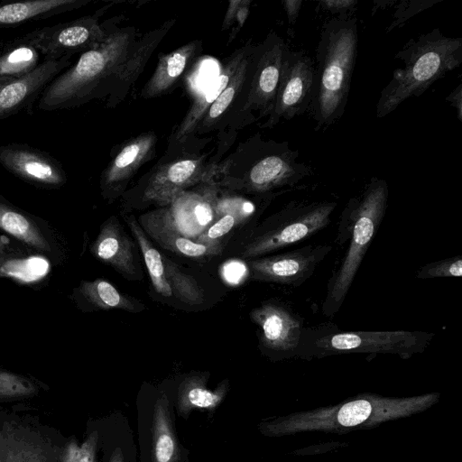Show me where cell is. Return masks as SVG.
Wrapping results in <instances>:
<instances>
[{"mask_svg": "<svg viewBox=\"0 0 462 462\" xmlns=\"http://www.w3.org/2000/svg\"><path fill=\"white\" fill-rule=\"evenodd\" d=\"M165 276L172 294L189 305H199L204 300V292L195 279L182 272L170 258L162 255Z\"/></svg>", "mask_w": 462, "mask_h": 462, "instance_id": "836d02e7", "label": "cell"}, {"mask_svg": "<svg viewBox=\"0 0 462 462\" xmlns=\"http://www.w3.org/2000/svg\"><path fill=\"white\" fill-rule=\"evenodd\" d=\"M142 226L158 244L178 254L202 257L216 255L222 250L221 245H205L184 236L171 226L162 210L143 216Z\"/></svg>", "mask_w": 462, "mask_h": 462, "instance_id": "603a6c76", "label": "cell"}, {"mask_svg": "<svg viewBox=\"0 0 462 462\" xmlns=\"http://www.w3.org/2000/svg\"><path fill=\"white\" fill-rule=\"evenodd\" d=\"M0 164L22 180L42 189H59L67 182V174L56 158L27 143L0 145Z\"/></svg>", "mask_w": 462, "mask_h": 462, "instance_id": "4fadbf2b", "label": "cell"}, {"mask_svg": "<svg viewBox=\"0 0 462 462\" xmlns=\"http://www.w3.org/2000/svg\"><path fill=\"white\" fill-rule=\"evenodd\" d=\"M331 249L330 245H309L280 254L252 260L249 267L254 279L299 286L311 276Z\"/></svg>", "mask_w": 462, "mask_h": 462, "instance_id": "5bb4252c", "label": "cell"}, {"mask_svg": "<svg viewBox=\"0 0 462 462\" xmlns=\"http://www.w3.org/2000/svg\"><path fill=\"white\" fill-rule=\"evenodd\" d=\"M0 228L16 237L28 246L45 252L51 245L36 223L0 195Z\"/></svg>", "mask_w": 462, "mask_h": 462, "instance_id": "83f0119b", "label": "cell"}, {"mask_svg": "<svg viewBox=\"0 0 462 462\" xmlns=\"http://www.w3.org/2000/svg\"><path fill=\"white\" fill-rule=\"evenodd\" d=\"M90 250L95 257L111 265L126 279H140L134 244L116 218L111 217L103 224Z\"/></svg>", "mask_w": 462, "mask_h": 462, "instance_id": "ac0fdd59", "label": "cell"}, {"mask_svg": "<svg viewBox=\"0 0 462 462\" xmlns=\"http://www.w3.org/2000/svg\"><path fill=\"white\" fill-rule=\"evenodd\" d=\"M445 99L456 110L459 122H462V84L459 83Z\"/></svg>", "mask_w": 462, "mask_h": 462, "instance_id": "60d3db41", "label": "cell"}, {"mask_svg": "<svg viewBox=\"0 0 462 462\" xmlns=\"http://www.w3.org/2000/svg\"><path fill=\"white\" fill-rule=\"evenodd\" d=\"M434 336L423 331H342L334 326L303 328L296 352L319 357L347 353H389L409 357L422 352Z\"/></svg>", "mask_w": 462, "mask_h": 462, "instance_id": "5b68a950", "label": "cell"}, {"mask_svg": "<svg viewBox=\"0 0 462 462\" xmlns=\"http://www.w3.org/2000/svg\"><path fill=\"white\" fill-rule=\"evenodd\" d=\"M334 201H291L272 220L271 225L245 246V258L259 257L304 240L330 222Z\"/></svg>", "mask_w": 462, "mask_h": 462, "instance_id": "ba28073f", "label": "cell"}, {"mask_svg": "<svg viewBox=\"0 0 462 462\" xmlns=\"http://www.w3.org/2000/svg\"><path fill=\"white\" fill-rule=\"evenodd\" d=\"M462 276V259L451 256L421 266L417 272L419 279L450 278Z\"/></svg>", "mask_w": 462, "mask_h": 462, "instance_id": "e575fe53", "label": "cell"}, {"mask_svg": "<svg viewBox=\"0 0 462 462\" xmlns=\"http://www.w3.org/2000/svg\"><path fill=\"white\" fill-rule=\"evenodd\" d=\"M48 390V385L34 377L0 368V402L30 400Z\"/></svg>", "mask_w": 462, "mask_h": 462, "instance_id": "d6a6232c", "label": "cell"}, {"mask_svg": "<svg viewBox=\"0 0 462 462\" xmlns=\"http://www.w3.org/2000/svg\"><path fill=\"white\" fill-rule=\"evenodd\" d=\"M442 0H401L394 5L393 20L386 27V32L402 27L408 20L422 11L432 7Z\"/></svg>", "mask_w": 462, "mask_h": 462, "instance_id": "d590c367", "label": "cell"}, {"mask_svg": "<svg viewBox=\"0 0 462 462\" xmlns=\"http://www.w3.org/2000/svg\"><path fill=\"white\" fill-rule=\"evenodd\" d=\"M208 375L190 374L178 384L175 394H170L175 413L188 420L195 410L206 411L210 414L222 404L227 396L230 383L227 379L220 382L214 389L208 388Z\"/></svg>", "mask_w": 462, "mask_h": 462, "instance_id": "d6986e66", "label": "cell"}, {"mask_svg": "<svg viewBox=\"0 0 462 462\" xmlns=\"http://www.w3.org/2000/svg\"><path fill=\"white\" fill-rule=\"evenodd\" d=\"M371 411L372 406L367 401H353L341 407L337 413V420L342 426H356L367 420Z\"/></svg>", "mask_w": 462, "mask_h": 462, "instance_id": "74e56055", "label": "cell"}, {"mask_svg": "<svg viewBox=\"0 0 462 462\" xmlns=\"http://www.w3.org/2000/svg\"><path fill=\"white\" fill-rule=\"evenodd\" d=\"M249 47L250 45H247L244 49L238 50V51L229 59L221 74L212 82L203 94L199 95L186 117L178 128L175 135L178 141H183L185 137L196 129L208 109L228 85Z\"/></svg>", "mask_w": 462, "mask_h": 462, "instance_id": "cb8c5ba5", "label": "cell"}, {"mask_svg": "<svg viewBox=\"0 0 462 462\" xmlns=\"http://www.w3.org/2000/svg\"><path fill=\"white\" fill-rule=\"evenodd\" d=\"M243 1H230L226 17L224 19L223 29L228 28L234 22L236 14L242 5Z\"/></svg>", "mask_w": 462, "mask_h": 462, "instance_id": "ee69618b", "label": "cell"}, {"mask_svg": "<svg viewBox=\"0 0 462 462\" xmlns=\"http://www.w3.org/2000/svg\"><path fill=\"white\" fill-rule=\"evenodd\" d=\"M249 5H250V1H243L242 5L239 7V9L236 14L235 20L233 22V23H236V26L230 34L229 42H231V40L234 39V37H236V33L243 27V25L249 14Z\"/></svg>", "mask_w": 462, "mask_h": 462, "instance_id": "7bdbcfd3", "label": "cell"}, {"mask_svg": "<svg viewBox=\"0 0 462 462\" xmlns=\"http://www.w3.org/2000/svg\"><path fill=\"white\" fill-rule=\"evenodd\" d=\"M80 295L92 306L99 310L119 309L138 312L144 305L119 291L112 283L104 279L81 282Z\"/></svg>", "mask_w": 462, "mask_h": 462, "instance_id": "f546056e", "label": "cell"}, {"mask_svg": "<svg viewBox=\"0 0 462 462\" xmlns=\"http://www.w3.org/2000/svg\"><path fill=\"white\" fill-rule=\"evenodd\" d=\"M98 418L99 462H138L137 445L127 418L117 411Z\"/></svg>", "mask_w": 462, "mask_h": 462, "instance_id": "ffe728a7", "label": "cell"}, {"mask_svg": "<svg viewBox=\"0 0 462 462\" xmlns=\"http://www.w3.org/2000/svg\"><path fill=\"white\" fill-rule=\"evenodd\" d=\"M314 62L303 51L289 50L272 112L263 127H273L309 111L314 88Z\"/></svg>", "mask_w": 462, "mask_h": 462, "instance_id": "30bf717a", "label": "cell"}, {"mask_svg": "<svg viewBox=\"0 0 462 462\" xmlns=\"http://www.w3.org/2000/svg\"><path fill=\"white\" fill-rule=\"evenodd\" d=\"M288 45L275 32L262 43L255 68L246 93L243 111H259L260 117L273 110L281 83Z\"/></svg>", "mask_w": 462, "mask_h": 462, "instance_id": "7c38bea8", "label": "cell"}, {"mask_svg": "<svg viewBox=\"0 0 462 462\" xmlns=\"http://www.w3.org/2000/svg\"><path fill=\"white\" fill-rule=\"evenodd\" d=\"M198 47V42H189L162 56L152 76L142 91V97H154L166 92L184 72L186 66L197 52Z\"/></svg>", "mask_w": 462, "mask_h": 462, "instance_id": "d4e9b609", "label": "cell"}, {"mask_svg": "<svg viewBox=\"0 0 462 462\" xmlns=\"http://www.w3.org/2000/svg\"><path fill=\"white\" fill-rule=\"evenodd\" d=\"M5 408L0 406V417L4 414V412L5 411Z\"/></svg>", "mask_w": 462, "mask_h": 462, "instance_id": "7dc6e473", "label": "cell"}, {"mask_svg": "<svg viewBox=\"0 0 462 462\" xmlns=\"http://www.w3.org/2000/svg\"><path fill=\"white\" fill-rule=\"evenodd\" d=\"M65 438L37 415L6 409L0 417V462H59Z\"/></svg>", "mask_w": 462, "mask_h": 462, "instance_id": "52a82bcc", "label": "cell"}, {"mask_svg": "<svg viewBox=\"0 0 462 462\" xmlns=\"http://www.w3.org/2000/svg\"><path fill=\"white\" fill-rule=\"evenodd\" d=\"M284 11L287 15L288 23L291 26L296 23L297 18L300 14V10L302 5L300 0H284L282 2Z\"/></svg>", "mask_w": 462, "mask_h": 462, "instance_id": "b9f144b4", "label": "cell"}, {"mask_svg": "<svg viewBox=\"0 0 462 462\" xmlns=\"http://www.w3.org/2000/svg\"><path fill=\"white\" fill-rule=\"evenodd\" d=\"M215 193L180 192L171 202V208L162 210L168 221L184 236L198 237L212 223L217 216Z\"/></svg>", "mask_w": 462, "mask_h": 462, "instance_id": "e0dca14e", "label": "cell"}, {"mask_svg": "<svg viewBox=\"0 0 462 462\" xmlns=\"http://www.w3.org/2000/svg\"><path fill=\"white\" fill-rule=\"evenodd\" d=\"M199 160H180L160 168L152 177L145 189L146 199L168 204L194 182L201 171Z\"/></svg>", "mask_w": 462, "mask_h": 462, "instance_id": "44dd1931", "label": "cell"}, {"mask_svg": "<svg viewBox=\"0 0 462 462\" xmlns=\"http://www.w3.org/2000/svg\"><path fill=\"white\" fill-rule=\"evenodd\" d=\"M88 0H26L0 3V28L17 27L74 11Z\"/></svg>", "mask_w": 462, "mask_h": 462, "instance_id": "7402d4cb", "label": "cell"}, {"mask_svg": "<svg viewBox=\"0 0 462 462\" xmlns=\"http://www.w3.org/2000/svg\"><path fill=\"white\" fill-rule=\"evenodd\" d=\"M154 142V136L146 134L125 146L103 172L102 186L112 187L128 179L146 160Z\"/></svg>", "mask_w": 462, "mask_h": 462, "instance_id": "4316f807", "label": "cell"}, {"mask_svg": "<svg viewBox=\"0 0 462 462\" xmlns=\"http://www.w3.org/2000/svg\"><path fill=\"white\" fill-rule=\"evenodd\" d=\"M70 64L69 58L43 60L30 74L0 84V121L23 110L31 112L48 84Z\"/></svg>", "mask_w": 462, "mask_h": 462, "instance_id": "9a60e30c", "label": "cell"}, {"mask_svg": "<svg viewBox=\"0 0 462 462\" xmlns=\"http://www.w3.org/2000/svg\"><path fill=\"white\" fill-rule=\"evenodd\" d=\"M127 222L143 253L153 288L164 297L171 296L172 292L165 276L162 255L153 247L144 231L134 217H130Z\"/></svg>", "mask_w": 462, "mask_h": 462, "instance_id": "1f68e13d", "label": "cell"}, {"mask_svg": "<svg viewBox=\"0 0 462 462\" xmlns=\"http://www.w3.org/2000/svg\"><path fill=\"white\" fill-rule=\"evenodd\" d=\"M134 39V30L107 32L97 47L81 53L48 84L37 107L43 111L69 109L110 94Z\"/></svg>", "mask_w": 462, "mask_h": 462, "instance_id": "7a4b0ae2", "label": "cell"}, {"mask_svg": "<svg viewBox=\"0 0 462 462\" xmlns=\"http://www.w3.org/2000/svg\"><path fill=\"white\" fill-rule=\"evenodd\" d=\"M251 319L260 328V340L265 348L279 353L296 352L303 327L289 309L265 302L252 310Z\"/></svg>", "mask_w": 462, "mask_h": 462, "instance_id": "2e32d148", "label": "cell"}, {"mask_svg": "<svg viewBox=\"0 0 462 462\" xmlns=\"http://www.w3.org/2000/svg\"><path fill=\"white\" fill-rule=\"evenodd\" d=\"M403 67L393 70L380 93L375 116L382 118L402 102L421 96L435 81L462 63V37H448L439 28L410 39L395 54Z\"/></svg>", "mask_w": 462, "mask_h": 462, "instance_id": "3957f363", "label": "cell"}, {"mask_svg": "<svg viewBox=\"0 0 462 462\" xmlns=\"http://www.w3.org/2000/svg\"><path fill=\"white\" fill-rule=\"evenodd\" d=\"M99 418H90L87 421L82 440H79L74 435L65 438L59 462H99Z\"/></svg>", "mask_w": 462, "mask_h": 462, "instance_id": "4dcf8cb0", "label": "cell"}, {"mask_svg": "<svg viewBox=\"0 0 462 462\" xmlns=\"http://www.w3.org/2000/svg\"><path fill=\"white\" fill-rule=\"evenodd\" d=\"M107 32L96 14L38 28L21 37L35 47L43 60H60L97 47Z\"/></svg>", "mask_w": 462, "mask_h": 462, "instance_id": "9c48e42d", "label": "cell"}, {"mask_svg": "<svg viewBox=\"0 0 462 462\" xmlns=\"http://www.w3.org/2000/svg\"><path fill=\"white\" fill-rule=\"evenodd\" d=\"M243 220L232 214H223L197 237V242L209 245H220V238Z\"/></svg>", "mask_w": 462, "mask_h": 462, "instance_id": "8d00e7d4", "label": "cell"}, {"mask_svg": "<svg viewBox=\"0 0 462 462\" xmlns=\"http://www.w3.org/2000/svg\"><path fill=\"white\" fill-rule=\"evenodd\" d=\"M41 53L21 36L0 51V84L23 78L42 62Z\"/></svg>", "mask_w": 462, "mask_h": 462, "instance_id": "f1b7e54d", "label": "cell"}, {"mask_svg": "<svg viewBox=\"0 0 462 462\" xmlns=\"http://www.w3.org/2000/svg\"><path fill=\"white\" fill-rule=\"evenodd\" d=\"M261 152L246 174L249 191L267 193L278 188H293L313 174L311 166L298 161L299 152L291 149L288 142L263 144Z\"/></svg>", "mask_w": 462, "mask_h": 462, "instance_id": "8fae6325", "label": "cell"}, {"mask_svg": "<svg viewBox=\"0 0 462 462\" xmlns=\"http://www.w3.org/2000/svg\"><path fill=\"white\" fill-rule=\"evenodd\" d=\"M220 274L227 284L236 286L245 279L248 274V269L243 262L230 260L222 265Z\"/></svg>", "mask_w": 462, "mask_h": 462, "instance_id": "f35d334b", "label": "cell"}, {"mask_svg": "<svg viewBox=\"0 0 462 462\" xmlns=\"http://www.w3.org/2000/svg\"><path fill=\"white\" fill-rule=\"evenodd\" d=\"M5 262H6L5 255L0 252V269Z\"/></svg>", "mask_w": 462, "mask_h": 462, "instance_id": "bcb514c9", "label": "cell"}, {"mask_svg": "<svg viewBox=\"0 0 462 462\" xmlns=\"http://www.w3.org/2000/svg\"><path fill=\"white\" fill-rule=\"evenodd\" d=\"M139 462H189V450L180 440L170 393L146 386L136 402Z\"/></svg>", "mask_w": 462, "mask_h": 462, "instance_id": "8992f818", "label": "cell"}, {"mask_svg": "<svg viewBox=\"0 0 462 462\" xmlns=\"http://www.w3.org/2000/svg\"><path fill=\"white\" fill-rule=\"evenodd\" d=\"M357 20L337 15L321 27L316 48L315 79L309 115L315 130L327 129L344 115L357 55Z\"/></svg>", "mask_w": 462, "mask_h": 462, "instance_id": "6da1fadb", "label": "cell"}, {"mask_svg": "<svg viewBox=\"0 0 462 462\" xmlns=\"http://www.w3.org/2000/svg\"><path fill=\"white\" fill-rule=\"evenodd\" d=\"M398 0H374L373 2L372 15L378 10H383L387 7L394 6Z\"/></svg>", "mask_w": 462, "mask_h": 462, "instance_id": "f6af8a7d", "label": "cell"}, {"mask_svg": "<svg viewBox=\"0 0 462 462\" xmlns=\"http://www.w3.org/2000/svg\"><path fill=\"white\" fill-rule=\"evenodd\" d=\"M357 4L356 0H324L319 2V8L337 16L354 14Z\"/></svg>", "mask_w": 462, "mask_h": 462, "instance_id": "ab89813d", "label": "cell"}, {"mask_svg": "<svg viewBox=\"0 0 462 462\" xmlns=\"http://www.w3.org/2000/svg\"><path fill=\"white\" fill-rule=\"evenodd\" d=\"M388 184L373 177L362 192L351 198L340 217L337 243L347 241L346 254L328 283L322 305L325 316L333 317L342 306L370 244L384 217Z\"/></svg>", "mask_w": 462, "mask_h": 462, "instance_id": "277c9868", "label": "cell"}, {"mask_svg": "<svg viewBox=\"0 0 462 462\" xmlns=\"http://www.w3.org/2000/svg\"><path fill=\"white\" fill-rule=\"evenodd\" d=\"M170 27L169 22L162 28L146 35L139 46L135 48L134 52V50L129 51L116 74L113 88L110 92L108 106H115L116 102L120 101V95L127 91L129 85L133 83L135 77L140 73L141 66L145 64L149 55L169 31Z\"/></svg>", "mask_w": 462, "mask_h": 462, "instance_id": "484cf974", "label": "cell"}]
</instances>
